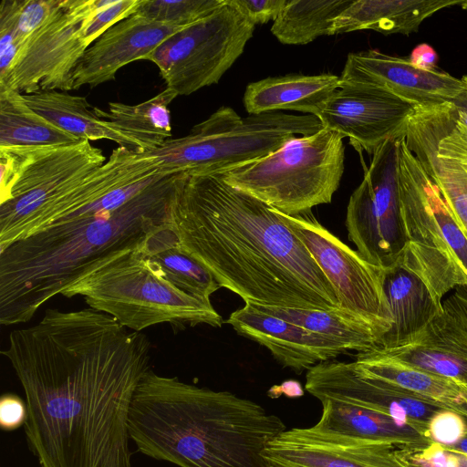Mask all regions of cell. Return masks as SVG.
<instances>
[{
	"instance_id": "6da1fadb",
	"label": "cell",
	"mask_w": 467,
	"mask_h": 467,
	"mask_svg": "<svg viewBox=\"0 0 467 467\" xmlns=\"http://www.w3.org/2000/svg\"><path fill=\"white\" fill-rule=\"evenodd\" d=\"M150 342L110 316L47 309L2 351L24 389L28 448L40 467H132L129 414Z\"/></svg>"
},
{
	"instance_id": "7a4b0ae2",
	"label": "cell",
	"mask_w": 467,
	"mask_h": 467,
	"mask_svg": "<svg viewBox=\"0 0 467 467\" xmlns=\"http://www.w3.org/2000/svg\"><path fill=\"white\" fill-rule=\"evenodd\" d=\"M182 249L244 302L336 309L334 287L279 211L219 172H182L171 213Z\"/></svg>"
},
{
	"instance_id": "3957f363",
	"label": "cell",
	"mask_w": 467,
	"mask_h": 467,
	"mask_svg": "<svg viewBox=\"0 0 467 467\" xmlns=\"http://www.w3.org/2000/svg\"><path fill=\"white\" fill-rule=\"evenodd\" d=\"M182 173L166 174L113 212L55 224L0 248V324L29 321L93 265L171 223Z\"/></svg>"
},
{
	"instance_id": "277c9868",
	"label": "cell",
	"mask_w": 467,
	"mask_h": 467,
	"mask_svg": "<svg viewBox=\"0 0 467 467\" xmlns=\"http://www.w3.org/2000/svg\"><path fill=\"white\" fill-rule=\"evenodd\" d=\"M285 425L261 405L150 369L129 414L142 454L180 467H271L263 456Z\"/></svg>"
},
{
	"instance_id": "5b68a950",
	"label": "cell",
	"mask_w": 467,
	"mask_h": 467,
	"mask_svg": "<svg viewBox=\"0 0 467 467\" xmlns=\"http://www.w3.org/2000/svg\"><path fill=\"white\" fill-rule=\"evenodd\" d=\"M139 246L96 264L61 295L81 296L90 308L135 332L163 323L179 327H222L223 317L211 300L176 287Z\"/></svg>"
},
{
	"instance_id": "8992f818",
	"label": "cell",
	"mask_w": 467,
	"mask_h": 467,
	"mask_svg": "<svg viewBox=\"0 0 467 467\" xmlns=\"http://www.w3.org/2000/svg\"><path fill=\"white\" fill-rule=\"evenodd\" d=\"M323 129L317 117L271 112L241 117L221 107L182 138L150 151L170 172H221L256 161Z\"/></svg>"
},
{
	"instance_id": "52a82bcc",
	"label": "cell",
	"mask_w": 467,
	"mask_h": 467,
	"mask_svg": "<svg viewBox=\"0 0 467 467\" xmlns=\"http://www.w3.org/2000/svg\"><path fill=\"white\" fill-rule=\"evenodd\" d=\"M399 180L407 239L399 265L421 277L441 300L467 286V235L404 136L399 141Z\"/></svg>"
},
{
	"instance_id": "ba28073f",
	"label": "cell",
	"mask_w": 467,
	"mask_h": 467,
	"mask_svg": "<svg viewBox=\"0 0 467 467\" xmlns=\"http://www.w3.org/2000/svg\"><path fill=\"white\" fill-rule=\"evenodd\" d=\"M343 137L327 129L297 136L256 161L219 172L232 186L287 215L329 203L344 172Z\"/></svg>"
},
{
	"instance_id": "9c48e42d",
	"label": "cell",
	"mask_w": 467,
	"mask_h": 467,
	"mask_svg": "<svg viewBox=\"0 0 467 467\" xmlns=\"http://www.w3.org/2000/svg\"><path fill=\"white\" fill-rule=\"evenodd\" d=\"M106 161L87 140L67 146L0 148V248L29 237L54 202Z\"/></svg>"
},
{
	"instance_id": "30bf717a",
	"label": "cell",
	"mask_w": 467,
	"mask_h": 467,
	"mask_svg": "<svg viewBox=\"0 0 467 467\" xmlns=\"http://www.w3.org/2000/svg\"><path fill=\"white\" fill-rule=\"evenodd\" d=\"M255 26L231 4L177 31L145 60L154 63L168 88L178 96L219 82L243 54Z\"/></svg>"
},
{
	"instance_id": "8fae6325",
	"label": "cell",
	"mask_w": 467,
	"mask_h": 467,
	"mask_svg": "<svg viewBox=\"0 0 467 467\" xmlns=\"http://www.w3.org/2000/svg\"><path fill=\"white\" fill-rule=\"evenodd\" d=\"M399 141L389 140L372 154L347 207L348 239L366 261L382 270L399 265L407 245L400 205Z\"/></svg>"
},
{
	"instance_id": "7c38bea8",
	"label": "cell",
	"mask_w": 467,
	"mask_h": 467,
	"mask_svg": "<svg viewBox=\"0 0 467 467\" xmlns=\"http://www.w3.org/2000/svg\"><path fill=\"white\" fill-rule=\"evenodd\" d=\"M279 213L334 287L338 307L384 336L392 325L383 288L384 270L366 261L330 233L311 212L294 216L280 211Z\"/></svg>"
},
{
	"instance_id": "4fadbf2b",
	"label": "cell",
	"mask_w": 467,
	"mask_h": 467,
	"mask_svg": "<svg viewBox=\"0 0 467 467\" xmlns=\"http://www.w3.org/2000/svg\"><path fill=\"white\" fill-rule=\"evenodd\" d=\"M94 0H64L62 6L27 36L0 85L24 95L73 90L74 70L88 48L83 34Z\"/></svg>"
},
{
	"instance_id": "5bb4252c",
	"label": "cell",
	"mask_w": 467,
	"mask_h": 467,
	"mask_svg": "<svg viewBox=\"0 0 467 467\" xmlns=\"http://www.w3.org/2000/svg\"><path fill=\"white\" fill-rule=\"evenodd\" d=\"M417 106L374 86H340L317 116L358 150L373 154L382 144L405 135Z\"/></svg>"
},
{
	"instance_id": "9a60e30c",
	"label": "cell",
	"mask_w": 467,
	"mask_h": 467,
	"mask_svg": "<svg viewBox=\"0 0 467 467\" xmlns=\"http://www.w3.org/2000/svg\"><path fill=\"white\" fill-rule=\"evenodd\" d=\"M306 379V389L320 401L332 400L360 406L425 428L435 413L448 409L365 374L354 361L319 363L307 370Z\"/></svg>"
},
{
	"instance_id": "2e32d148",
	"label": "cell",
	"mask_w": 467,
	"mask_h": 467,
	"mask_svg": "<svg viewBox=\"0 0 467 467\" xmlns=\"http://www.w3.org/2000/svg\"><path fill=\"white\" fill-rule=\"evenodd\" d=\"M404 448L293 428L269 441L263 456L271 467H415Z\"/></svg>"
},
{
	"instance_id": "e0dca14e",
	"label": "cell",
	"mask_w": 467,
	"mask_h": 467,
	"mask_svg": "<svg viewBox=\"0 0 467 467\" xmlns=\"http://www.w3.org/2000/svg\"><path fill=\"white\" fill-rule=\"evenodd\" d=\"M339 78L340 86L379 87L417 107L450 102L462 88V79L447 72L420 69L409 57L378 50L349 53Z\"/></svg>"
},
{
	"instance_id": "ac0fdd59",
	"label": "cell",
	"mask_w": 467,
	"mask_h": 467,
	"mask_svg": "<svg viewBox=\"0 0 467 467\" xmlns=\"http://www.w3.org/2000/svg\"><path fill=\"white\" fill-rule=\"evenodd\" d=\"M229 316L226 323L237 334L266 348L284 368L296 373L330 361L349 348L331 338L309 331L254 307L249 302Z\"/></svg>"
},
{
	"instance_id": "d6986e66",
	"label": "cell",
	"mask_w": 467,
	"mask_h": 467,
	"mask_svg": "<svg viewBox=\"0 0 467 467\" xmlns=\"http://www.w3.org/2000/svg\"><path fill=\"white\" fill-rule=\"evenodd\" d=\"M185 26L158 23L132 15L108 29L89 47L74 73V89L111 81L127 64L145 59L164 40Z\"/></svg>"
},
{
	"instance_id": "ffe728a7",
	"label": "cell",
	"mask_w": 467,
	"mask_h": 467,
	"mask_svg": "<svg viewBox=\"0 0 467 467\" xmlns=\"http://www.w3.org/2000/svg\"><path fill=\"white\" fill-rule=\"evenodd\" d=\"M442 306V313L411 341L394 348L373 349L467 389V327Z\"/></svg>"
},
{
	"instance_id": "44dd1931",
	"label": "cell",
	"mask_w": 467,
	"mask_h": 467,
	"mask_svg": "<svg viewBox=\"0 0 467 467\" xmlns=\"http://www.w3.org/2000/svg\"><path fill=\"white\" fill-rule=\"evenodd\" d=\"M322 414L313 430L348 439L371 442H389L410 450L422 449L432 441L427 428L403 422L370 409L324 400Z\"/></svg>"
},
{
	"instance_id": "7402d4cb",
	"label": "cell",
	"mask_w": 467,
	"mask_h": 467,
	"mask_svg": "<svg viewBox=\"0 0 467 467\" xmlns=\"http://www.w3.org/2000/svg\"><path fill=\"white\" fill-rule=\"evenodd\" d=\"M383 288L392 325L376 348H394L411 341L443 311L442 301L424 280L401 265L384 270Z\"/></svg>"
},
{
	"instance_id": "603a6c76",
	"label": "cell",
	"mask_w": 467,
	"mask_h": 467,
	"mask_svg": "<svg viewBox=\"0 0 467 467\" xmlns=\"http://www.w3.org/2000/svg\"><path fill=\"white\" fill-rule=\"evenodd\" d=\"M339 87L333 74L270 77L246 87L244 106L250 115L294 110L317 117Z\"/></svg>"
},
{
	"instance_id": "cb8c5ba5",
	"label": "cell",
	"mask_w": 467,
	"mask_h": 467,
	"mask_svg": "<svg viewBox=\"0 0 467 467\" xmlns=\"http://www.w3.org/2000/svg\"><path fill=\"white\" fill-rule=\"evenodd\" d=\"M453 5L467 9V1L354 0L336 19L331 36L358 30L409 35L434 13Z\"/></svg>"
},
{
	"instance_id": "d4e9b609",
	"label": "cell",
	"mask_w": 467,
	"mask_h": 467,
	"mask_svg": "<svg viewBox=\"0 0 467 467\" xmlns=\"http://www.w3.org/2000/svg\"><path fill=\"white\" fill-rule=\"evenodd\" d=\"M23 97L36 113L80 140H109L119 147L147 151L139 141L124 134L109 121L99 118L85 97L59 90L39 91Z\"/></svg>"
},
{
	"instance_id": "484cf974",
	"label": "cell",
	"mask_w": 467,
	"mask_h": 467,
	"mask_svg": "<svg viewBox=\"0 0 467 467\" xmlns=\"http://www.w3.org/2000/svg\"><path fill=\"white\" fill-rule=\"evenodd\" d=\"M354 362L365 374L435 401L467 419V389L456 382L389 358L377 349L358 353Z\"/></svg>"
},
{
	"instance_id": "4316f807",
	"label": "cell",
	"mask_w": 467,
	"mask_h": 467,
	"mask_svg": "<svg viewBox=\"0 0 467 467\" xmlns=\"http://www.w3.org/2000/svg\"><path fill=\"white\" fill-rule=\"evenodd\" d=\"M249 303L265 313L331 337L346 345L350 351L359 353L376 348L383 337L369 324L340 308L309 309Z\"/></svg>"
},
{
	"instance_id": "83f0119b",
	"label": "cell",
	"mask_w": 467,
	"mask_h": 467,
	"mask_svg": "<svg viewBox=\"0 0 467 467\" xmlns=\"http://www.w3.org/2000/svg\"><path fill=\"white\" fill-rule=\"evenodd\" d=\"M404 139L467 235V166L439 156L432 140L415 115L407 125Z\"/></svg>"
},
{
	"instance_id": "f1b7e54d",
	"label": "cell",
	"mask_w": 467,
	"mask_h": 467,
	"mask_svg": "<svg viewBox=\"0 0 467 467\" xmlns=\"http://www.w3.org/2000/svg\"><path fill=\"white\" fill-rule=\"evenodd\" d=\"M139 249L161 267L171 283L191 296L210 301L212 294L221 288L213 275L182 249L171 223L150 234Z\"/></svg>"
},
{
	"instance_id": "f546056e",
	"label": "cell",
	"mask_w": 467,
	"mask_h": 467,
	"mask_svg": "<svg viewBox=\"0 0 467 467\" xmlns=\"http://www.w3.org/2000/svg\"><path fill=\"white\" fill-rule=\"evenodd\" d=\"M81 140L33 110L21 93L0 85V148L67 146Z\"/></svg>"
},
{
	"instance_id": "4dcf8cb0",
	"label": "cell",
	"mask_w": 467,
	"mask_h": 467,
	"mask_svg": "<svg viewBox=\"0 0 467 467\" xmlns=\"http://www.w3.org/2000/svg\"><path fill=\"white\" fill-rule=\"evenodd\" d=\"M178 95L166 88L155 97L137 105L110 102L109 111L93 108L95 114L109 121L147 151L160 148L171 137L169 105Z\"/></svg>"
},
{
	"instance_id": "1f68e13d",
	"label": "cell",
	"mask_w": 467,
	"mask_h": 467,
	"mask_svg": "<svg viewBox=\"0 0 467 467\" xmlns=\"http://www.w3.org/2000/svg\"><path fill=\"white\" fill-rule=\"evenodd\" d=\"M354 0H288L271 32L286 45H306L331 36L336 19Z\"/></svg>"
},
{
	"instance_id": "d6a6232c",
	"label": "cell",
	"mask_w": 467,
	"mask_h": 467,
	"mask_svg": "<svg viewBox=\"0 0 467 467\" xmlns=\"http://www.w3.org/2000/svg\"><path fill=\"white\" fill-rule=\"evenodd\" d=\"M414 115L427 130L439 156L467 166V127L451 102L416 107Z\"/></svg>"
},
{
	"instance_id": "836d02e7",
	"label": "cell",
	"mask_w": 467,
	"mask_h": 467,
	"mask_svg": "<svg viewBox=\"0 0 467 467\" xmlns=\"http://www.w3.org/2000/svg\"><path fill=\"white\" fill-rule=\"evenodd\" d=\"M223 0H142L134 15L178 26H188L218 8Z\"/></svg>"
},
{
	"instance_id": "e575fe53",
	"label": "cell",
	"mask_w": 467,
	"mask_h": 467,
	"mask_svg": "<svg viewBox=\"0 0 467 467\" xmlns=\"http://www.w3.org/2000/svg\"><path fill=\"white\" fill-rule=\"evenodd\" d=\"M142 0H94V10L84 28L86 44L99 39L108 29L134 15Z\"/></svg>"
},
{
	"instance_id": "d590c367",
	"label": "cell",
	"mask_w": 467,
	"mask_h": 467,
	"mask_svg": "<svg viewBox=\"0 0 467 467\" xmlns=\"http://www.w3.org/2000/svg\"><path fill=\"white\" fill-rule=\"evenodd\" d=\"M64 0H19L16 41L21 48L28 36L47 21Z\"/></svg>"
},
{
	"instance_id": "8d00e7d4",
	"label": "cell",
	"mask_w": 467,
	"mask_h": 467,
	"mask_svg": "<svg viewBox=\"0 0 467 467\" xmlns=\"http://www.w3.org/2000/svg\"><path fill=\"white\" fill-rule=\"evenodd\" d=\"M427 431L432 442L444 447L454 445L467 436L466 418L455 410L442 409L430 420Z\"/></svg>"
},
{
	"instance_id": "74e56055",
	"label": "cell",
	"mask_w": 467,
	"mask_h": 467,
	"mask_svg": "<svg viewBox=\"0 0 467 467\" xmlns=\"http://www.w3.org/2000/svg\"><path fill=\"white\" fill-rule=\"evenodd\" d=\"M288 0H230L253 25L275 21Z\"/></svg>"
},
{
	"instance_id": "f35d334b",
	"label": "cell",
	"mask_w": 467,
	"mask_h": 467,
	"mask_svg": "<svg viewBox=\"0 0 467 467\" xmlns=\"http://www.w3.org/2000/svg\"><path fill=\"white\" fill-rule=\"evenodd\" d=\"M27 419L26 402L12 393L0 398V426L3 431H12L24 426Z\"/></svg>"
},
{
	"instance_id": "ab89813d",
	"label": "cell",
	"mask_w": 467,
	"mask_h": 467,
	"mask_svg": "<svg viewBox=\"0 0 467 467\" xmlns=\"http://www.w3.org/2000/svg\"><path fill=\"white\" fill-rule=\"evenodd\" d=\"M410 61L420 69L431 70L435 69L438 59L435 50L428 44H420L416 47L410 56Z\"/></svg>"
},
{
	"instance_id": "60d3db41",
	"label": "cell",
	"mask_w": 467,
	"mask_h": 467,
	"mask_svg": "<svg viewBox=\"0 0 467 467\" xmlns=\"http://www.w3.org/2000/svg\"><path fill=\"white\" fill-rule=\"evenodd\" d=\"M443 305L452 310L467 327V286H459L448 296Z\"/></svg>"
},
{
	"instance_id": "b9f144b4",
	"label": "cell",
	"mask_w": 467,
	"mask_h": 467,
	"mask_svg": "<svg viewBox=\"0 0 467 467\" xmlns=\"http://www.w3.org/2000/svg\"><path fill=\"white\" fill-rule=\"evenodd\" d=\"M267 396L271 399H277L282 395L287 398L295 399L304 396L305 391L302 384L296 379H287L280 385L272 386L268 391Z\"/></svg>"
},
{
	"instance_id": "7bdbcfd3",
	"label": "cell",
	"mask_w": 467,
	"mask_h": 467,
	"mask_svg": "<svg viewBox=\"0 0 467 467\" xmlns=\"http://www.w3.org/2000/svg\"><path fill=\"white\" fill-rule=\"evenodd\" d=\"M462 88L450 102L454 106L461 121L467 127V76L462 78Z\"/></svg>"
},
{
	"instance_id": "ee69618b",
	"label": "cell",
	"mask_w": 467,
	"mask_h": 467,
	"mask_svg": "<svg viewBox=\"0 0 467 467\" xmlns=\"http://www.w3.org/2000/svg\"><path fill=\"white\" fill-rule=\"evenodd\" d=\"M444 447V446H443ZM449 451L467 454V436H465L462 440H461L459 442L455 443L454 445L444 447Z\"/></svg>"
},
{
	"instance_id": "f6af8a7d",
	"label": "cell",
	"mask_w": 467,
	"mask_h": 467,
	"mask_svg": "<svg viewBox=\"0 0 467 467\" xmlns=\"http://www.w3.org/2000/svg\"><path fill=\"white\" fill-rule=\"evenodd\" d=\"M461 455H462V462L459 467H467V457L463 453H461Z\"/></svg>"
},
{
	"instance_id": "bcb514c9",
	"label": "cell",
	"mask_w": 467,
	"mask_h": 467,
	"mask_svg": "<svg viewBox=\"0 0 467 467\" xmlns=\"http://www.w3.org/2000/svg\"><path fill=\"white\" fill-rule=\"evenodd\" d=\"M465 456L467 457V454H465Z\"/></svg>"
}]
</instances>
